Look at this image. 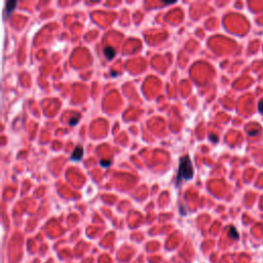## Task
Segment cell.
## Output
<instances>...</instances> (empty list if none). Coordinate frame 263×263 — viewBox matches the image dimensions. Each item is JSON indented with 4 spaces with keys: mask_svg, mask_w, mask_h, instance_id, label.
Listing matches in <instances>:
<instances>
[{
    "mask_svg": "<svg viewBox=\"0 0 263 263\" xmlns=\"http://www.w3.org/2000/svg\"><path fill=\"white\" fill-rule=\"evenodd\" d=\"M193 165L189 155H184L179 160L177 178H176V186H179L183 181H189L193 178Z\"/></svg>",
    "mask_w": 263,
    "mask_h": 263,
    "instance_id": "1",
    "label": "cell"
},
{
    "mask_svg": "<svg viewBox=\"0 0 263 263\" xmlns=\"http://www.w3.org/2000/svg\"><path fill=\"white\" fill-rule=\"evenodd\" d=\"M83 156V147L81 145H77L75 148H74V150L72 151L71 153V160H74V161H79L81 160V158H82Z\"/></svg>",
    "mask_w": 263,
    "mask_h": 263,
    "instance_id": "2",
    "label": "cell"
},
{
    "mask_svg": "<svg viewBox=\"0 0 263 263\" xmlns=\"http://www.w3.org/2000/svg\"><path fill=\"white\" fill-rule=\"evenodd\" d=\"M103 52H104V55L108 60H111L115 55V49H114V47L111 46V45L105 46L104 49H103Z\"/></svg>",
    "mask_w": 263,
    "mask_h": 263,
    "instance_id": "3",
    "label": "cell"
},
{
    "mask_svg": "<svg viewBox=\"0 0 263 263\" xmlns=\"http://www.w3.org/2000/svg\"><path fill=\"white\" fill-rule=\"evenodd\" d=\"M16 1H8L6 3V13L8 14H10L11 13H13V9H14V7H16Z\"/></svg>",
    "mask_w": 263,
    "mask_h": 263,
    "instance_id": "4",
    "label": "cell"
},
{
    "mask_svg": "<svg viewBox=\"0 0 263 263\" xmlns=\"http://www.w3.org/2000/svg\"><path fill=\"white\" fill-rule=\"evenodd\" d=\"M228 235H229V236H230L231 238H233V240H238V236H240V235H238V230H236V229L233 227V226H230V227H229Z\"/></svg>",
    "mask_w": 263,
    "mask_h": 263,
    "instance_id": "5",
    "label": "cell"
},
{
    "mask_svg": "<svg viewBox=\"0 0 263 263\" xmlns=\"http://www.w3.org/2000/svg\"><path fill=\"white\" fill-rule=\"evenodd\" d=\"M79 119H80V116H79V115H75V116L70 117L68 122H69L70 125H75V124H77V122L79 121Z\"/></svg>",
    "mask_w": 263,
    "mask_h": 263,
    "instance_id": "6",
    "label": "cell"
},
{
    "mask_svg": "<svg viewBox=\"0 0 263 263\" xmlns=\"http://www.w3.org/2000/svg\"><path fill=\"white\" fill-rule=\"evenodd\" d=\"M100 165L102 166L103 168H107V166H109L111 165V160H109V159H101Z\"/></svg>",
    "mask_w": 263,
    "mask_h": 263,
    "instance_id": "7",
    "label": "cell"
},
{
    "mask_svg": "<svg viewBox=\"0 0 263 263\" xmlns=\"http://www.w3.org/2000/svg\"><path fill=\"white\" fill-rule=\"evenodd\" d=\"M258 110H259V112L261 113V114H263V99L260 100L259 103H258Z\"/></svg>",
    "mask_w": 263,
    "mask_h": 263,
    "instance_id": "8",
    "label": "cell"
},
{
    "mask_svg": "<svg viewBox=\"0 0 263 263\" xmlns=\"http://www.w3.org/2000/svg\"><path fill=\"white\" fill-rule=\"evenodd\" d=\"M210 139H211L213 142H217V141H218V137H217L216 135H212L211 134V135H210Z\"/></svg>",
    "mask_w": 263,
    "mask_h": 263,
    "instance_id": "9",
    "label": "cell"
}]
</instances>
